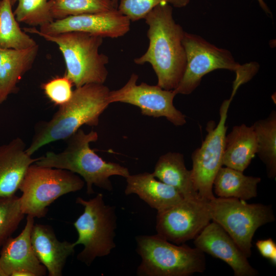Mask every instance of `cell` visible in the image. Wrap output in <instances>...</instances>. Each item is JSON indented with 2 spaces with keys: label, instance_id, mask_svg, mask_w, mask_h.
<instances>
[{
  "label": "cell",
  "instance_id": "obj_1",
  "mask_svg": "<svg viewBox=\"0 0 276 276\" xmlns=\"http://www.w3.org/2000/svg\"><path fill=\"white\" fill-rule=\"evenodd\" d=\"M144 19L148 26L149 45L146 52L134 62L140 65L150 64L157 76V85L166 90H174L186 66L182 42L185 31L175 22L172 6L167 3L154 7Z\"/></svg>",
  "mask_w": 276,
  "mask_h": 276
},
{
  "label": "cell",
  "instance_id": "obj_2",
  "mask_svg": "<svg viewBox=\"0 0 276 276\" xmlns=\"http://www.w3.org/2000/svg\"><path fill=\"white\" fill-rule=\"evenodd\" d=\"M110 89L104 84L90 83L77 87L71 99L59 106L48 121L38 123L30 145L27 147L32 155L45 145L59 140H66L84 125L97 126L101 114L110 104Z\"/></svg>",
  "mask_w": 276,
  "mask_h": 276
},
{
  "label": "cell",
  "instance_id": "obj_3",
  "mask_svg": "<svg viewBox=\"0 0 276 276\" xmlns=\"http://www.w3.org/2000/svg\"><path fill=\"white\" fill-rule=\"evenodd\" d=\"M98 139V133L91 130L85 133L79 129L66 140L65 149L59 153L47 152L37 158L35 164L64 169L83 177L86 184V193H95L93 186L111 191L110 177L120 176L125 178L130 174L128 169L119 164L107 162L90 148V144Z\"/></svg>",
  "mask_w": 276,
  "mask_h": 276
},
{
  "label": "cell",
  "instance_id": "obj_4",
  "mask_svg": "<svg viewBox=\"0 0 276 276\" xmlns=\"http://www.w3.org/2000/svg\"><path fill=\"white\" fill-rule=\"evenodd\" d=\"M24 31L38 35L58 45L65 63V75L76 88L87 84H104L106 81L109 59L99 51L103 43L102 37L76 31L49 35L32 27L25 28Z\"/></svg>",
  "mask_w": 276,
  "mask_h": 276
},
{
  "label": "cell",
  "instance_id": "obj_5",
  "mask_svg": "<svg viewBox=\"0 0 276 276\" xmlns=\"http://www.w3.org/2000/svg\"><path fill=\"white\" fill-rule=\"evenodd\" d=\"M141 262L139 276H188L205 270L204 253L198 248L169 242L157 234L136 237Z\"/></svg>",
  "mask_w": 276,
  "mask_h": 276
},
{
  "label": "cell",
  "instance_id": "obj_6",
  "mask_svg": "<svg viewBox=\"0 0 276 276\" xmlns=\"http://www.w3.org/2000/svg\"><path fill=\"white\" fill-rule=\"evenodd\" d=\"M76 202L84 210L74 223L78 238L73 245H83L77 259L89 266L97 258L109 255L116 247V208L105 204L102 193L89 200L77 197Z\"/></svg>",
  "mask_w": 276,
  "mask_h": 276
},
{
  "label": "cell",
  "instance_id": "obj_7",
  "mask_svg": "<svg viewBox=\"0 0 276 276\" xmlns=\"http://www.w3.org/2000/svg\"><path fill=\"white\" fill-rule=\"evenodd\" d=\"M84 183L70 171L33 164L19 188L21 210L34 218L44 217L52 203L62 195L81 190Z\"/></svg>",
  "mask_w": 276,
  "mask_h": 276
},
{
  "label": "cell",
  "instance_id": "obj_8",
  "mask_svg": "<svg viewBox=\"0 0 276 276\" xmlns=\"http://www.w3.org/2000/svg\"><path fill=\"white\" fill-rule=\"evenodd\" d=\"M209 206L211 219L226 231L247 258L256 231L275 220L271 206L249 204L238 198L215 197Z\"/></svg>",
  "mask_w": 276,
  "mask_h": 276
},
{
  "label": "cell",
  "instance_id": "obj_9",
  "mask_svg": "<svg viewBox=\"0 0 276 276\" xmlns=\"http://www.w3.org/2000/svg\"><path fill=\"white\" fill-rule=\"evenodd\" d=\"M236 93L233 89L231 98L221 104L220 119L214 126L213 122L207 126V134L201 146L192 154V169L191 170L194 188L198 197L210 201L215 196L213 193L215 178L222 167L225 139L227 130L225 125L231 102Z\"/></svg>",
  "mask_w": 276,
  "mask_h": 276
},
{
  "label": "cell",
  "instance_id": "obj_10",
  "mask_svg": "<svg viewBox=\"0 0 276 276\" xmlns=\"http://www.w3.org/2000/svg\"><path fill=\"white\" fill-rule=\"evenodd\" d=\"M183 45L186 66L181 80L173 90L176 95H189L199 85L202 77L218 69L236 72L241 65L231 52L218 48L201 36L185 32Z\"/></svg>",
  "mask_w": 276,
  "mask_h": 276
},
{
  "label": "cell",
  "instance_id": "obj_11",
  "mask_svg": "<svg viewBox=\"0 0 276 276\" xmlns=\"http://www.w3.org/2000/svg\"><path fill=\"white\" fill-rule=\"evenodd\" d=\"M209 201L183 198L156 215L157 234L176 244L195 239L210 222Z\"/></svg>",
  "mask_w": 276,
  "mask_h": 276
},
{
  "label": "cell",
  "instance_id": "obj_12",
  "mask_svg": "<svg viewBox=\"0 0 276 276\" xmlns=\"http://www.w3.org/2000/svg\"><path fill=\"white\" fill-rule=\"evenodd\" d=\"M139 76L132 73L121 88L110 91L108 100L111 104L122 102L140 108L143 115L154 118L165 117L176 126L186 123V116L173 104L176 95L173 90H166L157 85L142 82L136 84Z\"/></svg>",
  "mask_w": 276,
  "mask_h": 276
},
{
  "label": "cell",
  "instance_id": "obj_13",
  "mask_svg": "<svg viewBox=\"0 0 276 276\" xmlns=\"http://www.w3.org/2000/svg\"><path fill=\"white\" fill-rule=\"evenodd\" d=\"M130 19L118 9L100 13L69 16L41 26L38 31L54 35L67 32H82L104 37L117 38L130 29Z\"/></svg>",
  "mask_w": 276,
  "mask_h": 276
},
{
  "label": "cell",
  "instance_id": "obj_14",
  "mask_svg": "<svg viewBox=\"0 0 276 276\" xmlns=\"http://www.w3.org/2000/svg\"><path fill=\"white\" fill-rule=\"evenodd\" d=\"M34 218L27 216L25 226L16 237H10L2 246L0 265L6 276H43L47 269L34 251L31 234Z\"/></svg>",
  "mask_w": 276,
  "mask_h": 276
},
{
  "label": "cell",
  "instance_id": "obj_15",
  "mask_svg": "<svg viewBox=\"0 0 276 276\" xmlns=\"http://www.w3.org/2000/svg\"><path fill=\"white\" fill-rule=\"evenodd\" d=\"M194 243L195 247L203 252L226 263L232 268L235 276L258 274L233 239L219 224L213 221L198 235Z\"/></svg>",
  "mask_w": 276,
  "mask_h": 276
},
{
  "label": "cell",
  "instance_id": "obj_16",
  "mask_svg": "<svg viewBox=\"0 0 276 276\" xmlns=\"http://www.w3.org/2000/svg\"><path fill=\"white\" fill-rule=\"evenodd\" d=\"M26 149L20 137L0 145V197L15 195L28 168L37 161Z\"/></svg>",
  "mask_w": 276,
  "mask_h": 276
},
{
  "label": "cell",
  "instance_id": "obj_17",
  "mask_svg": "<svg viewBox=\"0 0 276 276\" xmlns=\"http://www.w3.org/2000/svg\"><path fill=\"white\" fill-rule=\"evenodd\" d=\"M31 240L35 254L48 275H62L67 258L74 252L73 243L59 241L51 226L35 223Z\"/></svg>",
  "mask_w": 276,
  "mask_h": 276
},
{
  "label": "cell",
  "instance_id": "obj_18",
  "mask_svg": "<svg viewBox=\"0 0 276 276\" xmlns=\"http://www.w3.org/2000/svg\"><path fill=\"white\" fill-rule=\"evenodd\" d=\"M125 194H135L157 212L181 201L184 198L173 187L160 181L153 174H130L126 178Z\"/></svg>",
  "mask_w": 276,
  "mask_h": 276
},
{
  "label": "cell",
  "instance_id": "obj_19",
  "mask_svg": "<svg viewBox=\"0 0 276 276\" xmlns=\"http://www.w3.org/2000/svg\"><path fill=\"white\" fill-rule=\"evenodd\" d=\"M38 50V44L24 50L0 48V104L18 91L17 85L32 68Z\"/></svg>",
  "mask_w": 276,
  "mask_h": 276
},
{
  "label": "cell",
  "instance_id": "obj_20",
  "mask_svg": "<svg viewBox=\"0 0 276 276\" xmlns=\"http://www.w3.org/2000/svg\"><path fill=\"white\" fill-rule=\"evenodd\" d=\"M257 151V139L252 125L235 126L225 136L223 166L243 172Z\"/></svg>",
  "mask_w": 276,
  "mask_h": 276
},
{
  "label": "cell",
  "instance_id": "obj_21",
  "mask_svg": "<svg viewBox=\"0 0 276 276\" xmlns=\"http://www.w3.org/2000/svg\"><path fill=\"white\" fill-rule=\"evenodd\" d=\"M152 173L160 181L175 188L184 198L200 199L194 188L191 170L186 167L182 154L169 152L161 155Z\"/></svg>",
  "mask_w": 276,
  "mask_h": 276
},
{
  "label": "cell",
  "instance_id": "obj_22",
  "mask_svg": "<svg viewBox=\"0 0 276 276\" xmlns=\"http://www.w3.org/2000/svg\"><path fill=\"white\" fill-rule=\"evenodd\" d=\"M261 179L247 176L243 172L222 167L213 182L215 193L221 198L249 200L257 195V187Z\"/></svg>",
  "mask_w": 276,
  "mask_h": 276
},
{
  "label": "cell",
  "instance_id": "obj_23",
  "mask_svg": "<svg viewBox=\"0 0 276 276\" xmlns=\"http://www.w3.org/2000/svg\"><path fill=\"white\" fill-rule=\"evenodd\" d=\"M256 133L257 154L265 165L267 175H276V112L272 110L265 119L257 121L252 125Z\"/></svg>",
  "mask_w": 276,
  "mask_h": 276
},
{
  "label": "cell",
  "instance_id": "obj_24",
  "mask_svg": "<svg viewBox=\"0 0 276 276\" xmlns=\"http://www.w3.org/2000/svg\"><path fill=\"white\" fill-rule=\"evenodd\" d=\"M12 7L10 0H0V48L24 50L37 45L20 28Z\"/></svg>",
  "mask_w": 276,
  "mask_h": 276
},
{
  "label": "cell",
  "instance_id": "obj_25",
  "mask_svg": "<svg viewBox=\"0 0 276 276\" xmlns=\"http://www.w3.org/2000/svg\"><path fill=\"white\" fill-rule=\"evenodd\" d=\"M17 21L32 27L42 26L54 20L52 12V0H10Z\"/></svg>",
  "mask_w": 276,
  "mask_h": 276
},
{
  "label": "cell",
  "instance_id": "obj_26",
  "mask_svg": "<svg viewBox=\"0 0 276 276\" xmlns=\"http://www.w3.org/2000/svg\"><path fill=\"white\" fill-rule=\"evenodd\" d=\"M51 12L54 20L69 16L96 13L114 8L111 0H52Z\"/></svg>",
  "mask_w": 276,
  "mask_h": 276
},
{
  "label": "cell",
  "instance_id": "obj_27",
  "mask_svg": "<svg viewBox=\"0 0 276 276\" xmlns=\"http://www.w3.org/2000/svg\"><path fill=\"white\" fill-rule=\"evenodd\" d=\"M25 215L19 197H0V247L11 237Z\"/></svg>",
  "mask_w": 276,
  "mask_h": 276
},
{
  "label": "cell",
  "instance_id": "obj_28",
  "mask_svg": "<svg viewBox=\"0 0 276 276\" xmlns=\"http://www.w3.org/2000/svg\"><path fill=\"white\" fill-rule=\"evenodd\" d=\"M190 0H120L118 9L131 21L144 19L154 7L162 3H167L172 7L182 8Z\"/></svg>",
  "mask_w": 276,
  "mask_h": 276
},
{
  "label": "cell",
  "instance_id": "obj_29",
  "mask_svg": "<svg viewBox=\"0 0 276 276\" xmlns=\"http://www.w3.org/2000/svg\"><path fill=\"white\" fill-rule=\"evenodd\" d=\"M74 84L65 75L56 77L42 85L46 96L55 105L60 106L71 99Z\"/></svg>",
  "mask_w": 276,
  "mask_h": 276
},
{
  "label": "cell",
  "instance_id": "obj_30",
  "mask_svg": "<svg viewBox=\"0 0 276 276\" xmlns=\"http://www.w3.org/2000/svg\"><path fill=\"white\" fill-rule=\"evenodd\" d=\"M256 246L261 256L268 259L273 265L276 264V244L270 238L259 240L256 243Z\"/></svg>",
  "mask_w": 276,
  "mask_h": 276
},
{
  "label": "cell",
  "instance_id": "obj_31",
  "mask_svg": "<svg viewBox=\"0 0 276 276\" xmlns=\"http://www.w3.org/2000/svg\"><path fill=\"white\" fill-rule=\"evenodd\" d=\"M262 9L268 15H271V12L264 0H257Z\"/></svg>",
  "mask_w": 276,
  "mask_h": 276
},
{
  "label": "cell",
  "instance_id": "obj_32",
  "mask_svg": "<svg viewBox=\"0 0 276 276\" xmlns=\"http://www.w3.org/2000/svg\"><path fill=\"white\" fill-rule=\"evenodd\" d=\"M120 0H111L112 5L114 8L117 9Z\"/></svg>",
  "mask_w": 276,
  "mask_h": 276
},
{
  "label": "cell",
  "instance_id": "obj_33",
  "mask_svg": "<svg viewBox=\"0 0 276 276\" xmlns=\"http://www.w3.org/2000/svg\"><path fill=\"white\" fill-rule=\"evenodd\" d=\"M0 276H6L4 271L0 265Z\"/></svg>",
  "mask_w": 276,
  "mask_h": 276
}]
</instances>
